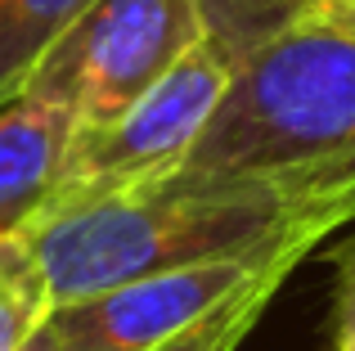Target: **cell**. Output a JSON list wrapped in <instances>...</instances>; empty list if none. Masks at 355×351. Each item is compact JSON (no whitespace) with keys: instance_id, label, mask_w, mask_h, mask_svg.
I'll return each mask as SVG.
<instances>
[{"instance_id":"obj_1","label":"cell","mask_w":355,"mask_h":351,"mask_svg":"<svg viewBox=\"0 0 355 351\" xmlns=\"http://www.w3.org/2000/svg\"><path fill=\"white\" fill-rule=\"evenodd\" d=\"M347 221H355V180L162 171L81 207L36 212L18 239L54 311L144 275L257 257L293 239H329Z\"/></svg>"},{"instance_id":"obj_2","label":"cell","mask_w":355,"mask_h":351,"mask_svg":"<svg viewBox=\"0 0 355 351\" xmlns=\"http://www.w3.org/2000/svg\"><path fill=\"white\" fill-rule=\"evenodd\" d=\"M171 171L355 180V36L302 18L239 63L216 113Z\"/></svg>"},{"instance_id":"obj_3","label":"cell","mask_w":355,"mask_h":351,"mask_svg":"<svg viewBox=\"0 0 355 351\" xmlns=\"http://www.w3.org/2000/svg\"><path fill=\"white\" fill-rule=\"evenodd\" d=\"M202 36V0H90L45 50L23 99L54 104L81 131L117 122Z\"/></svg>"},{"instance_id":"obj_4","label":"cell","mask_w":355,"mask_h":351,"mask_svg":"<svg viewBox=\"0 0 355 351\" xmlns=\"http://www.w3.org/2000/svg\"><path fill=\"white\" fill-rule=\"evenodd\" d=\"M243 54L225 36L207 32L193 41V50L166 72L157 86H148L117 122L99 131H72V149L63 162L59 189L45 207H81L121 185L148 180L171 171L189 153L207 117L216 113L225 86L234 81ZM41 207V212H45Z\"/></svg>"},{"instance_id":"obj_5","label":"cell","mask_w":355,"mask_h":351,"mask_svg":"<svg viewBox=\"0 0 355 351\" xmlns=\"http://www.w3.org/2000/svg\"><path fill=\"white\" fill-rule=\"evenodd\" d=\"M320 243L324 239H293V243H279L257 257L144 275V280L90 293L81 302H63V307L50 311V325L68 351H153L166 338L207 320L211 311H220L266 271H275L284 262H302Z\"/></svg>"},{"instance_id":"obj_6","label":"cell","mask_w":355,"mask_h":351,"mask_svg":"<svg viewBox=\"0 0 355 351\" xmlns=\"http://www.w3.org/2000/svg\"><path fill=\"white\" fill-rule=\"evenodd\" d=\"M72 117L18 95L0 108V234H18L59 189L72 149Z\"/></svg>"},{"instance_id":"obj_7","label":"cell","mask_w":355,"mask_h":351,"mask_svg":"<svg viewBox=\"0 0 355 351\" xmlns=\"http://www.w3.org/2000/svg\"><path fill=\"white\" fill-rule=\"evenodd\" d=\"M90 0H0V108L23 95L27 77Z\"/></svg>"},{"instance_id":"obj_8","label":"cell","mask_w":355,"mask_h":351,"mask_svg":"<svg viewBox=\"0 0 355 351\" xmlns=\"http://www.w3.org/2000/svg\"><path fill=\"white\" fill-rule=\"evenodd\" d=\"M293 266L297 262H284V266H275V271H266L261 280H252L239 298H230L220 311H211L207 320H198V325H189L184 334L166 338V343L153 347V351H234L243 338L252 334V325L261 320L266 302L279 293V284L293 275Z\"/></svg>"},{"instance_id":"obj_9","label":"cell","mask_w":355,"mask_h":351,"mask_svg":"<svg viewBox=\"0 0 355 351\" xmlns=\"http://www.w3.org/2000/svg\"><path fill=\"white\" fill-rule=\"evenodd\" d=\"M50 316V293L18 234H0V351H18L27 334Z\"/></svg>"},{"instance_id":"obj_10","label":"cell","mask_w":355,"mask_h":351,"mask_svg":"<svg viewBox=\"0 0 355 351\" xmlns=\"http://www.w3.org/2000/svg\"><path fill=\"white\" fill-rule=\"evenodd\" d=\"M333 347L355 351V239L338 252V302H333Z\"/></svg>"},{"instance_id":"obj_11","label":"cell","mask_w":355,"mask_h":351,"mask_svg":"<svg viewBox=\"0 0 355 351\" xmlns=\"http://www.w3.org/2000/svg\"><path fill=\"white\" fill-rule=\"evenodd\" d=\"M311 18L355 36V0H311Z\"/></svg>"},{"instance_id":"obj_12","label":"cell","mask_w":355,"mask_h":351,"mask_svg":"<svg viewBox=\"0 0 355 351\" xmlns=\"http://www.w3.org/2000/svg\"><path fill=\"white\" fill-rule=\"evenodd\" d=\"M18 351H68L59 343V334H54V325H50V316L41 320V325L32 329V334L23 338V343H18Z\"/></svg>"}]
</instances>
